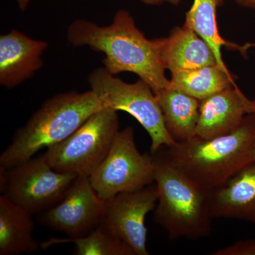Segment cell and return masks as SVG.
Masks as SVG:
<instances>
[{
  "mask_svg": "<svg viewBox=\"0 0 255 255\" xmlns=\"http://www.w3.org/2000/svg\"><path fill=\"white\" fill-rule=\"evenodd\" d=\"M236 1L245 7L255 9V0H236Z\"/></svg>",
  "mask_w": 255,
  "mask_h": 255,
  "instance_id": "obj_21",
  "label": "cell"
},
{
  "mask_svg": "<svg viewBox=\"0 0 255 255\" xmlns=\"http://www.w3.org/2000/svg\"><path fill=\"white\" fill-rule=\"evenodd\" d=\"M106 201L96 192L90 178L77 177L63 199L54 207L38 215V223L67 238L87 236L102 224Z\"/></svg>",
  "mask_w": 255,
  "mask_h": 255,
  "instance_id": "obj_9",
  "label": "cell"
},
{
  "mask_svg": "<svg viewBox=\"0 0 255 255\" xmlns=\"http://www.w3.org/2000/svg\"><path fill=\"white\" fill-rule=\"evenodd\" d=\"M73 243L75 255H134L124 242L100 225L87 236L75 238H53L41 243L42 249L56 245Z\"/></svg>",
  "mask_w": 255,
  "mask_h": 255,
  "instance_id": "obj_19",
  "label": "cell"
},
{
  "mask_svg": "<svg viewBox=\"0 0 255 255\" xmlns=\"http://www.w3.org/2000/svg\"><path fill=\"white\" fill-rule=\"evenodd\" d=\"M33 215L0 196V255L31 254L41 248L33 238Z\"/></svg>",
  "mask_w": 255,
  "mask_h": 255,
  "instance_id": "obj_15",
  "label": "cell"
},
{
  "mask_svg": "<svg viewBox=\"0 0 255 255\" xmlns=\"http://www.w3.org/2000/svg\"><path fill=\"white\" fill-rule=\"evenodd\" d=\"M105 105L92 91L63 92L50 97L16 132L0 155V167L11 168L37 152L60 143Z\"/></svg>",
  "mask_w": 255,
  "mask_h": 255,
  "instance_id": "obj_3",
  "label": "cell"
},
{
  "mask_svg": "<svg viewBox=\"0 0 255 255\" xmlns=\"http://www.w3.org/2000/svg\"><path fill=\"white\" fill-rule=\"evenodd\" d=\"M44 41L34 40L12 29L0 36V85L10 90L31 78L43 67L42 55L48 48Z\"/></svg>",
  "mask_w": 255,
  "mask_h": 255,
  "instance_id": "obj_12",
  "label": "cell"
},
{
  "mask_svg": "<svg viewBox=\"0 0 255 255\" xmlns=\"http://www.w3.org/2000/svg\"><path fill=\"white\" fill-rule=\"evenodd\" d=\"M142 2L149 5H159L164 3L165 0H140Z\"/></svg>",
  "mask_w": 255,
  "mask_h": 255,
  "instance_id": "obj_23",
  "label": "cell"
},
{
  "mask_svg": "<svg viewBox=\"0 0 255 255\" xmlns=\"http://www.w3.org/2000/svg\"><path fill=\"white\" fill-rule=\"evenodd\" d=\"M16 2H17L19 9H21V11H23L27 9L28 4H29L31 0H16Z\"/></svg>",
  "mask_w": 255,
  "mask_h": 255,
  "instance_id": "obj_22",
  "label": "cell"
},
{
  "mask_svg": "<svg viewBox=\"0 0 255 255\" xmlns=\"http://www.w3.org/2000/svg\"><path fill=\"white\" fill-rule=\"evenodd\" d=\"M67 38L74 47L88 46L103 53L105 68L112 75L135 74L154 93L170 85L162 58L164 38L147 39L127 10L117 11L109 26L75 20L69 26Z\"/></svg>",
  "mask_w": 255,
  "mask_h": 255,
  "instance_id": "obj_1",
  "label": "cell"
},
{
  "mask_svg": "<svg viewBox=\"0 0 255 255\" xmlns=\"http://www.w3.org/2000/svg\"><path fill=\"white\" fill-rule=\"evenodd\" d=\"M214 255H255V241H241L214 252Z\"/></svg>",
  "mask_w": 255,
  "mask_h": 255,
  "instance_id": "obj_20",
  "label": "cell"
},
{
  "mask_svg": "<svg viewBox=\"0 0 255 255\" xmlns=\"http://www.w3.org/2000/svg\"><path fill=\"white\" fill-rule=\"evenodd\" d=\"M172 163L204 190L219 187L255 161V114L247 115L232 132L210 139L193 137L162 146Z\"/></svg>",
  "mask_w": 255,
  "mask_h": 255,
  "instance_id": "obj_2",
  "label": "cell"
},
{
  "mask_svg": "<svg viewBox=\"0 0 255 255\" xmlns=\"http://www.w3.org/2000/svg\"><path fill=\"white\" fill-rule=\"evenodd\" d=\"M171 75L170 82L174 87L200 101L236 85L231 72L218 64Z\"/></svg>",
  "mask_w": 255,
  "mask_h": 255,
  "instance_id": "obj_17",
  "label": "cell"
},
{
  "mask_svg": "<svg viewBox=\"0 0 255 255\" xmlns=\"http://www.w3.org/2000/svg\"><path fill=\"white\" fill-rule=\"evenodd\" d=\"M255 114V100L237 87H228L201 101L196 136L213 138L232 132L247 115Z\"/></svg>",
  "mask_w": 255,
  "mask_h": 255,
  "instance_id": "obj_11",
  "label": "cell"
},
{
  "mask_svg": "<svg viewBox=\"0 0 255 255\" xmlns=\"http://www.w3.org/2000/svg\"><path fill=\"white\" fill-rule=\"evenodd\" d=\"M209 199L213 219H237L255 225V161L209 191Z\"/></svg>",
  "mask_w": 255,
  "mask_h": 255,
  "instance_id": "obj_13",
  "label": "cell"
},
{
  "mask_svg": "<svg viewBox=\"0 0 255 255\" xmlns=\"http://www.w3.org/2000/svg\"><path fill=\"white\" fill-rule=\"evenodd\" d=\"M119 132L117 112L105 107L43 155L55 171L89 177L108 155Z\"/></svg>",
  "mask_w": 255,
  "mask_h": 255,
  "instance_id": "obj_5",
  "label": "cell"
},
{
  "mask_svg": "<svg viewBox=\"0 0 255 255\" xmlns=\"http://www.w3.org/2000/svg\"><path fill=\"white\" fill-rule=\"evenodd\" d=\"M157 198L155 182L119 194L106 201L105 217L101 225L128 246L134 255H148L145 219L155 210Z\"/></svg>",
  "mask_w": 255,
  "mask_h": 255,
  "instance_id": "obj_10",
  "label": "cell"
},
{
  "mask_svg": "<svg viewBox=\"0 0 255 255\" xmlns=\"http://www.w3.org/2000/svg\"><path fill=\"white\" fill-rule=\"evenodd\" d=\"M96 192L108 201L155 182L152 154L137 150L133 128L119 130L108 155L89 177Z\"/></svg>",
  "mask_w": 255,
  "mask_h": 255,
  "instance_id": "obj_8",
  "label": "cell"
},
{
  "mask_svg": "<svg viewBox=\"0 0 255 255\" xmlns=\"http://www.w3.org/2000/svg\"><path fill=\"white\" fill-rule=\"evenodd\" d=\"M88 82L105 107L127 112L136 119L150 137V152L177 143L166 128L155 93L145 82L140 79L127 83L104 67L94 70Z\"/></svg>",
  "mask_w": 255,
  "mask_h": 255,
  "instance_id": "obj_6",
  "label": "cell"
},
{
  "mask_svg": "<svg viewBox=\"0 0 255 255\" xmlns=\"http://www.w3.org/2000/svg\"><path fill=\"white\" fill-rule=\"evenodd\" d=\"M162 58L166 70L171 73L218 64L211 46L185 25L174 28L164 38Z\"/></svg>",
  "mask_w": 255,
  "mask_h": 255,
  "instance_id": "obj_14",
  "label": "cell"
},
{
  "mask_svg": "<svg viewBox=\"0 0 255 255\" xmlns=\"http://www.w3.org/2000/svg\"><path fill=\"white\" fill-rule=\"evenodd\" d=\"M181 0H165L167 2L170 3L172 4H177L180 2Z\"/></svg>",
  "mask_w": 255,
  "mask_h": 255,
  "instance_id": "obj_24",
  "label": "cell"
},
{
  "mask_svg": "<svg viewBox=\"0 0 255 255\" xmlns=\"http://www.w3.org/2000/svg\"><path fill=\"white\" fill-rule=\"evenodd\" d=\"M77 177L55 171L43 155L11 168L0 167V190L30 214L39 215L63 199Z\"/></svg>",
  "mask_w": 255,
  "mask_h": 255,
  "instance_id": "obj_7",
  "label": "cell"
},
{
  "mask_svg": "<svg viewBox=\"0 0 255 255\" xmlns=\"http://www.w3.org/2000/svg\"><path fill=\"white\" fill-rule=\"evenodd\" d=\"M225 0H194L186 14L185 25L194 30L211 46L218 64L226 71H229L223 59L221 48L231 43L220 34L216 21L217 8Z\"/></svg>",
  "mask_w": 255,
  "mask_h": 255,
  "instance_id": "obj_18",
  "label": "cell"
},
{
  "mask_svg": "<svg viewBox=\"0 0 255 255\" xmlns=\"http://www.w3.org/2000/svg\"><path fill=\"white\" fill-rule=\"evenodd\" d=\"M153 157L157 204L154 221L172 241L208 237L213 218L209 191L193 182L172 163L162 147L150 152Z\"/></svg>",
  "mask_w": 255,
  "mask_h": 255,
  "instance_id": "obj_4",
  "label": "cell"
},
{
  "mask_svg": "<svg viewBox=\"0 0 255 255\" xmlns=\"http://www.w3.org/2000/svg\"><path fill=\"white\" fill-rule=\"evenodd\" d=\"M155 95L166 128L174 140L186 142L195 137L201 101L176 88L171 82Z\"/></svg>",
  "mask_w": 255,
  "mask_h": 255,
  "instance_id": "obj_16",
  "label": "cell"
}]
</instances>
